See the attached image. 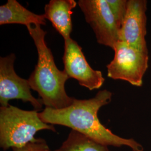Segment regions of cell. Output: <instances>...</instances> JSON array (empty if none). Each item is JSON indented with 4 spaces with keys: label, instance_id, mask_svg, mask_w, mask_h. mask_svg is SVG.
Listing matches in <instances>:
<instances>
[{
    "label": "cell",
    "instance_id": "2",
    "mask_svg": "<svg viewBox=\"0 0 151 151\" xmlns=\"http://www.w3.org/2000/svg\"><path fill=\"white\" fill-rule=\"evenodd\" d=\"M27 27L38 55L37 64L28 79L31 89L38 93L45 108L61 109L70 106L75 99L69 96L65 90L69 77L55 64L52 52L45 41L47 32L40 25Z\"/></svg>",
    "mask_w": 151,
    "mask_h": 151
},
{
    "label": "cell",
    "instance_id": "13",
    "mask_svg": "<svg viewBox=\"0 0 151 151\" xmlns=\"http://www.w3.org/2000/svg\"><path fill=\"white\" fill-rule=\"evenodd\" d=\"M13 151H50L45 140L42 138H37L36 140L28 143L26 146L19 148H12Z\"/></svg>",
    "mask_w": 151,
    "mask_h": 151
},
{
    "label": "cell",
    "instance_id": "9",
    "mask_svg": "<svg viewBox=\"0 0 151 151\" xmlns=\"http://www.w3.org/2000/svg\"><path fill=\"white\" fill-rule=\"evenodd\" d=\"M77 6L75 0H50L44 7V15L64 39L70 38L72 30L71 15Z\"/></svg>",
    "mask_w": 151,
    "mask_h": 151
},
{
    "label": "cell",
    "instance_id": "1",
    "mask_svg": "<svg viewBox=\"0 0 151 151\" xmlns=\"http://www.w3.org/2000/svg\"><path fill=\"white\" fill-rule=\"evenodd\" d=\"M113 93L103 90L95 97L87 100L75 99L70 106L61 109L45 108L38 114L47 124L68 127L107 146H127L133 151H143V147L133 139H127L115 134L100 122L98 111L111 102Z\"/></svg>",
    "mask_w": 151,
    "mask_h": 151
},
{
    "label": "cell",
    "instance_id": "6",
    "mask_svg": "<svg viewBox=\"0 0 151 151\" xmlns=\"http://www.w3.org/2000/svg\"><path fill=\"white\" fill-rule=\"evenodd\" d=\"M15 60L14 53L0 58L1 106H9L10 100L19 99L30 103L35 110H40L43 107L42 100L32 96L28 80L16 74L14 67Z\"/></svg>",
    "mask_w": 151,
    "mask_h": 151
},
{
    "label": "cell",
    "instance_id": "12",
    "mask_svg": "<svg viewBox=\"0 0 151 151\" xmlns=\"http://www.w3.org/2000/svg\"><path fill=\"white\" fill-rule=\"evenodd\" d=\"M106 2L120 30L127 13L128 0H106Z\"/></svg>",
    "mask_w": 151,
    "mask_h": 151
},
{
    "label": "cell",
    "instance_id": "3",
    "mask_svg": "<svg viewBox=\"0 0 151 151\" xmlns=\"http://www.w3.org/2000/svg\"><path fill=\"white\" fill-rule=\"evenodd\" d=\"M37 110H24L9 105L0 108V146L4 151L19 148L36 140L38 131L56 132L53 125L43 122Z\"/></svg>",
    "mask_w": 151,
    "mask_h": 151
},
{
    "label": "cell",
    "instance_id": "8",
    "mask_svg": "<svg viewBox=\"0 0 151 151\" xmlns=\"http://www.w3.org/2000/svg\"><path fill=\"white\" fill-rule=\"evenodd\" d=\"M147 0H128L127 13L119 30V41L148 51L147 35Z\"/></svg>",
    "mask_w": 151,
    "mask_h": 151
},
{
    "label": "cell",
    "instance_id": "7",
    "mask_svg": "<svg viewBox=\"0 0 151 151\" xmlns=\"http://www.w3.org/2000/svg\"><path fill=\"white\" fill-rule=\"evenodd\" d=\"M65 52L63 62L69 78L78 82L90 90L99 89L105 82L101 71L95 70L87 62L82 48L72 38L65 39Z\"/></svg>",
    "mask_w": 151,
    "mask_h": 151
},
{
    "label": "cell",
    "instance_id": "10",
    "mask_svg": "<svg viewBox=\"0 0 151 151\" xmlns=\"http://www.w3.org/2000/svg\"><path fill=\"white\" fill-rule=\"evenodd\" d=\"M18 24L27 27L32 25H45L44 15H38L28 10L16 0H8L0 6V25Z\"/></svg>",
    "mask_w": 151,
    "mask_h": 151
},
{
    "label": "cell",
    "instance_id": "4",
    "mask_svg": "<svg viewBox=\"0 0 151 151\" xmlns=\"http://www.w3.org/2000/svg\"><path fill=\"white\" fill-rule=\"evenodd\" d=\"M113 50V60L106 65L108 77L127 81L134 86H142L143 77L148 68V51L122 41L115 44Z\"/></svg>",
    "mask_w": 151,
    "mask_h": 151
},
{
    "label": "cell",
    "instance_id": "11",
    "mask_svg": "<svg viewBox=\"0 0 151 151\" xmlns=\"http://www.w3.org/2000/svg\"><path fill=\"white\" fill-rule=\"evenodd\" d=\"M108 147L72 130L62 146L54 151H109Z\"/></svg>",
    "mask_w": 151,
    "mask_h": 151
},
{
    "label": "cell",
    "instance_id": "5",
    "mask_svg": "<svg viewBox=\"0 0 151 151\" xmlns=\"http://www.w3.org/2000/svg\"><path fill=\"white\" fill-rule=\"evenodd\" d=\"M78 4L97 43L113 49L119 41V28L106 0H80Z\"/></svg>",
    "mask_w": 151,
    "mask_h": 151
}]
</instances>
